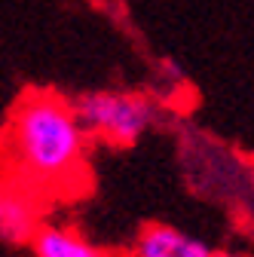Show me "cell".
<instances>
[{
    "mask_svg": "<svg viewBox=\"0 0 254 257\" xmlns=\"http://www.w3.org/2000/svg\"><path fill=\"white\" fill-rule=\"evenodd\" d=\"M89 135L68 98L55 92H28L10 125L16 166L40 184L71 181L89 150Z\"/></svg>",
    "mask_w": 254,
    "mask_h": 257,
    "instance_id": "1",
    "label": "cell"
},
{
    "mask_svg": "<svg viewBox=\"0 0 254 257\" xmlns=\"http://www.w3.org/2000/svg\"><path fill=\"white\" fill-rule=\"evenodd\" d=\"M89 141L107 147L138 144L163 116V101L141 89H89L71 98Z\"/></svg>",
    "mask_w": 254,
    "mask_h": 257,
    "instance_id": "2",
    "label": "cell"
},
{
    "mask_svg": "<svg viewBox=\"0 0 254 257\" xmlns=\"http://www.w3.org/2000/svg\"><path fill=\"white\" fill-rule=\"evenodd\" d=\"M40 227L43 211L34 193L22 187H0V245H31Z\"/></svg>",
    "mask_w": 254,
    "mask_h": 257,
    "instance_id": "3",
    "label": "cell"
},
{
    "mask_svg": "<svg viewBox=\"0 0 254 257\" xmlns=\"http://www.w3.org/2000/svg\"><path fill=\"white\" fill-rule=\"evenodd\" d=\"M214 248L175 223H144L135 236L132 257H208Z\"/></svg>",
    "mask_w": 254,
    "mask_h": 257,
    "instance_id": "4",
    "label": "cell"
},
{
    "mask_svg": "<svg viewBox=\"0 0 254 257\" xmlns=\"http://www.w3.org/2000/svg\"><path fill=\"white\" fill-rule=\"evenodd\" d=\"M28 248L34 257H116L98 242L86 239L71 223H52V220H43V227L37 230Z\"/></svg>",
    "mask_w": 254,
    "mask_h": 257,
    "instance_id": "5",
    "label": "cell"
},
{
    "mask_svg": "<svg viewBox=\"0 0 254 257\" xmlns=\"http://www.w3.org/2000/svg\"><path fill=\"white\" fill-rule=\"evenodd\" d=\"M208 257H251V254H245V251H230V248H214Z\"/></svg>",
    "mask_w": 254,
    "mask_h": 257,
    "instance_id": "6",
    "label": "cell"
}]
</instances>
